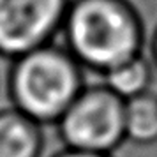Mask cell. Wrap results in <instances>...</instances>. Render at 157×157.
<instances>
[{"label":"cell","instance_id":"4","mask_svg":"<svg viewBox=\"0 0 157 157\" xmlns=\"http://www.w3.org/2000/svg\"><path fill=\"white\" fill-rule=\"evenodd\" d=\"M72 0H0V58L14 60L62 32Z\"/></svg>","mask_w":157,"mask_h":157},{"label":"cell","instance_id":"2","mask_svg":"<svg viewBox=\"0 0 157 157\" xmlns=\"http://www.w3.org/2000/svg\"><path fill=\"white\" fill-rule=\"evenodd\" d=\"M85 72L62 44H44L9 62L7 99L18 111L50 127L85 88Z\"/></svg>","mask_w":157,"mask_h":157},{"label":"cell","instance_id":"9","mask_svg":"<svg viewBox=\"0 0 157 157\" xmlns=\"http://www.w3.org/2000/svg\"><path fill=\"white\" fill-rule=\"evenodd\" d=\"M150 60H152V64L155 67L157 71V29L154 32V36H152V43H150Z\"/></svg>","mask_w":157,"mask_h":157},{"label":"cell","instance_id":"6","mask_svg":"<svg viewBox=\"0 0 157 157\" xmlns=\"http://www.w3.org/2000/svg\"><path fill=\"white\" fill-rule=\"evenodd\" d=\"M155 72L157 71L152 60L145 57V53H141L111 67L99 78L102 85H106L120 99L127 101L145 92H150L155 79Z\"/></svg>","mask_w":157,"mask_h":157},{"label":"cell","instance_id":"8","mask_svg":"<svg viewBox=\"0 0 157 157\" xmlns=\"http://www.w3.org/2000/svg\"><path fill=\"white\" fill-rule=\"evenodd\" d=\"M50 145H48V150H46L44 157H115V154H97V152H85V150H76V148H65V147L53 150Z\"/></svg>","mask_w":157,"mask_h":157},{"label":"cell","instance_id":"5","mask_svg":"<svg viewBox=\"0 0 157 157\" xmlns=\"http://www.w3.org/2000/svg\"><path fill=\"white\" fill-rule=\"evenodd\" d=\"M2 101V99H0ZM50 127H44L14 106L0 104V157H44L50 145Z\"/></svg>","mask_w":157,"mask_h":157},{"label":"cell","instance_id":"1","mask_svg":"<svg viewBox=\"0 0 157 157\" xmlns=\"http://www.w3.org/2000/svg\"><path fill=\"white\" fill-rule=\"evenodd\" d=\"M60 34L78 64L99 76L145 46L141 18L127 0H72Z\"/></svg>","mask_w":157,"mask_h":157},{"label":"cell","instance_id":"7","mask_svg":"<svg viewBox=\"0 0 157 157\" xmlns=\"http://www.w3.org/2000/svg\"><path fill=\"white\" fill-rule=\"evenodd\" d=\"M125 143L150 147L157 143V94L154 90L124 101Z\"/></svg>","mask_w":157,"mask_h":157},{"label":"cell","instance_id":"3","mask_svg":"<svg viewBox=\"0 0 157 157\" xmlns=\"http://www.w3.org/2000/svg\"><path fill=\"white\" fill-rule=\"evenodd\" d=\"M53 129L65 148L115 154L125 143L124 99L101 81H86Z\"/></svg>","mask_w":157,"mask_h":157},{"label":"cell","instance_id":"10","mask_svg":"<svg viewBox=\"0 0 157 157\" xmlns=\"http://www.w3.org/2000/svg\"><path fill=\"white\" fill-rule=\"evenodd\" d=\"M4 94H6V74L0 72V99H2Z\"/></svg>","mask_w":157,"mask_h":157}]
</instances>
